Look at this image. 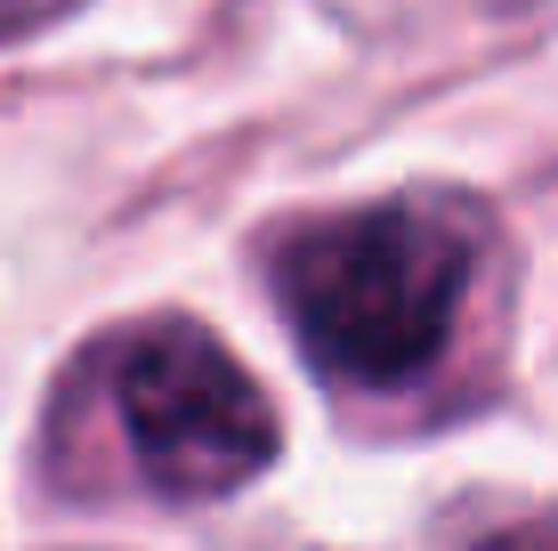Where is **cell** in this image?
Returning a JSON list of instances; mask_svg holds the SVG:
<instances>
[{
  "instance_id": "6da1fadb",
  "label": "cell",
  "mask_w": 558,
  "mask_h": 551,
  "mask_svg": "<svg viewBox=\"0 0 558 551\" xmlns=\"http://www.w3.org/2000/svg\"><path fill=\"white\" fill-rule=\"evenodd\" d=\"M477 268V236L453 203L405 195L300 227L276 252V300L300 349L349 390H397L446 357Z\"/></svg>"
},
{
  "instance_id": "7a4b0ae2",
  "label": "cell",
  "mask_w": 558,
  "mask_h": 551,
  "mask_svg": "<svg viewBox=\"0 0 558 551\" xmlns=\"http://www.w3.org/2000/svg\"><path fill=\"white\" fill-rule=\"evenodd\" d=\"M113 406L146 487L219 503L276 463V406L203 325H154L113 366Z\"/></svg>"
},
{
  "instance_id": "3957f363",
  "label": "cell",
  "mask_w": 558,
  "mask_h": 551,
  "mask_svg": "<svg viewBox=\"0 0 558 551\" xmlns=\"http://www.w3.org/2000/svg\"><path fill=\"white\" fill-rule=\"evenodd\" d=\"M57 9H73V0H0V41H16V33L49 25Z\"/></svg>"
},
{
  "instance_id": "277c9868",
  "label": "cell",
  "mask_w": 558,
  "mask_h": 551,
  "mask_svg": "<svg viewBox=\"0 0 558 551\" xmlns=\"http://www.w3.org/2000/svg\"><path fill=\"white\" fill-rule=\"evenodd\" d=\"M477 551H558V536H543V527H518V536H494Z\"/></svg>"
}]
</instances>
